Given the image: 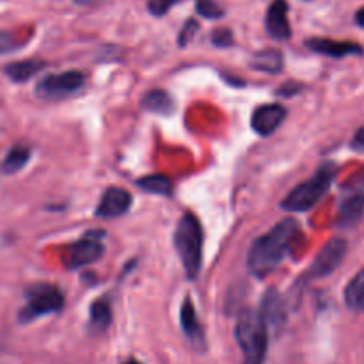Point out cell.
<instances>
[{
    "label": "cell",
    "mask_w": 364,
    "mask_h": 364,
    "mask_svg": "<svg viewBox=\"0 0 364 364\" xmlns=\"http://www.w3.org/2000/svg\"><path fill=\"white\" fill-rule=\"evenodd\" d=\"M299 224L294 219H284L267 235L252 242L247 255V269L252 276L265 277L277 269L290 249Z\"/></svg>",
    "instance_id": "obj_1"
},
{
    "label": "cell",
    "mask_w": 364,
    "mask_h": 364,
    "mask_svg": "<svg viewBox=\"0 0 364 364\" xmlns=\"http://www.w3.org/2000/svg\"><path fill=\"white\" fill-rule=\"evenodd\" d=\"M238 347L244 352V364H263L269 341V327L262 313L255 309H244L238 315L235 327Z\"/></svg>",
    "instance_id": "obj_2"
},
{
    "label": "cell",
    "mask_w": 364,
    "mask_h": 364,
    "mask_svg": "<svg viewBox=\"0 0 364 364\" xmlns=\"http://www.w3.org/2000/svg\"><path fill=\"white\" fill-rule=\"evenodd\" d=\"M174 247L187 277L196 279L201 272L203 263V230L199 220L192 213H185L178 220L174 231Z\"/></svg>",
    "instance_id": "obj_3"
},
{
    "label": "cell",
    "mask_w": 364,
    "mask_h": 364,
    "mask_svg": "<svg viewBox=\"0 0 364 364\" xmlns=\"http://www.w3.org/2000/svg\"><path fill=\"white\" fill-rule=\"evenodd\" d=\"M334 176H336V166L323 164L316 171L315 176L295 187L287 196V199L281 203V208H284L287 212H306V210L313 208L322 199V196L329 191Z\"/></svg>",
    "instance_id": "obj_4"
},
{
    "label": "cell",
    "mask_w": 364,
    "mask_h": 364,
    "mask_svg": "<svg viewBox=\"0 0 364 364\" xmlns=\"http://www.w3.org/2000/svg\"><path fill=\"white\" fill-rule=\"evenodd\" d=\"M25 306L18 311V322L31 323L41 316L52 315L63 309L64 295L50 283H36L25 290Z\"/></svg>",
    "instance_id": "obj_5"
},
{
    "label": "cell",
    "mask_w": 364,
    "mask_h": 364,
    "mask_svg": "<svg viewBox=\"0 0 364 364\" xmlns=\"http://www.w3.org/2000/svg\"><path fill=\"white\" fill-rule=\"evenodd\" d=\"M82 85H84V75L80 71H64L41 78L34 92L41 100H63L75 95Z\"/></svg>",
    "instance_id": "obj_6"
},
{
    "label": "cell",
    "mask_w": 364,
    "mask_h": 364,
    "mask_svg": "<svg viewBox=\"0 0 364 364\" xmlns=\"http://www.w3.org/2000/svg\"><path fill=\"white\" fill-rule=\"evenodd\" d=\"M347 242L343 238H333V240L327 242L320 252L316 255L315 262L309 267V276L313 279H320V277H326L329 274H333L334 270L340 267V263L343 262L345 255H347Z\"/></svg>",
    "instance_id": "obj_7"
},
{
    "label": "cell",
    "mask_w": 364,
    "mask_h": 364,
    "mask_svg": "<svg viewBox=\"0 0 364 364\" xmlns=\"http://www.w3.org/2000/svg\"><path fill=\"white\" fill-rule=\"evenodd\" d=\"M102 235L103 233H89L82 240H78L77 244L70 245L66 259L68 269H80V267L91 265L96 259L102 258L103 245L100 242Z\"/></svg>",
    "instance_id": "obj_8"
},
{
    "label": "cell",
    "mask_w": 364,
    "mask_h": 364,
    "mask_svg": "<svg viewBox=\"0 0 364 364\" xmlns=\"http://www.w3.org/2000/svg\"><path fill=\"white\" fill-rule=\"evenodd\" d=\"M287 117V109L279 103H269V105H262L252 112V130L258 135H270L279 128Z\"/></svg>",
    "instance_id": "obj_9"
},
{
    "label": "cell",
    "mask_w": 364,
    "mask_h": 364,
    "mask_svg": "<svg viewBox=\"0 0 364 364\" xmlns=\"http://www.w3.org/2000/svg\"><path fill=\"white\" fill-rule=\"evenodd\" d=\"M132 206V196L124 188L112 187L103 194L98 208H96V217L100 219H114V217L124 215Z\"/></svg>",
    "instance_id": "obj_10"
},
{
    "label": "cell",
    "mask_w": 364,
    "mask_h": 364,
    "mask_svg": "<svg viewBox=\"0 0 364 364\" xmlns=\"http://www.w3.org/2000/svg\"><path fill=\"white\" fill-rule=\"evenodd\" d=\"M306 46L309 50L322 55L329 57H347V55H363L364 50L361 45L352 41H336V39H327V38H311L306 39Z\"/></svg>",
    "instance_id": "obj_11"
},
{
    "label": "cell",
    "mask_w": 364,
    "mask_h": 364,
    "mask_svg": "<svg viewBox=\"0 0 364 364\" xmlns=\"http://www.w3.org/2000/svg\"><path fill=\"white\" fill-rule=\"evenodd\" d=\"M265 28L274 39L284 41L291 36L290 21H288V4L287 0H274L270 4L265 16Z\"/></svg>",
    "instance_id": "obj_12"
},
{
    "label": "cell",
    "mask_w": 364,
    "mask_h": 364,
    "mask_svg": "<svg viewBox=\"0 0 364 364\" xmlns=\"http://www.w3.org/2000/svg\"><path fill=\"white\" fill-rule=\"evenodd\" d=\"M180 318H181V331H183L185 336L188 338V341L194 345L196 350H205L206 347L205 331H203L201 323H199L194 304H192L191 299H185V302L181 304Z\"/></svg>",
    "instance_id": "obj_13"
},
{
    "label": "cell",
    "mask_w": 364,
    "mask_h": 364,
    "mask_svg": "<svg viewBox=\"0 0 364 364\" xmlns=\"http://www.w3.org/2000/svg\"><path fill=\"white\" fill-rule=\"evenodd\" d=\"M262 316L265 320L267 327H272V329H279L284 323V302L283 297L279 295V291L270 288L265 291L262 301Z\"/></svg>",
    "instance_id": "obj_14"
},
{
    "label": "cell",
    "mask_w": 364,
    "mask_h": 364,
    "mask_svg": "<svg viewBox=\"0 0 364 364\" xmlns=\"http://www.w3.org/2000/svg\"><path fill=\"white\" fill-rule=\"evenodd\" d=\"M364 210V185H352L340 206V223L355 224Z\"/></svg>",
    "instance_id": "obj_15"
},
{
    "label": "cell",
    "mask_w": 364,
    "mask_h": 364,
    "mask_svg": "<svg viewBox=\"0 0 364 364\" xmlns=\"http://www.w3.org/2000/svg\"><path fill=\"white\" fill-rule=\"evenodd\" d=\"M45 68V63L38 59H27V60H16V63H11L7 66H4V73L11 78L16 84L21 82H27L34 77L36 73Z\"/></svg>",
    "instance_id": "obj_16"
},
{
    "label": "cell",
    "mask_w": 364,
    "mask_h": 364,
    "mask_svg": "<svg viewBox=\"0 0 364 364\" xmlns=\"http://www.w3.org/2000/svg\"><path fill=\"white\" fill-rule=\"evenodd\" d=\"M112 322V308L107 299H98L92 302L91 313H89V327L95 334H102Z\"/></svg>",
    "instance_id": "obj_17"
},
{
    "label": "cell",
    "mask_w": 364,
    "mask_h": 364,
    "mask_svg": "<svg viewBox=\"0 0 364 364\" xmlns=\"http://www.w3.org/2000/svg\"><path fill=\"white\" fill-rule=\"evenodd\" d=\"M283 53L279 50H262V52L255 53L251 59V66L256 71H263V73H279L283 70Z\"/></svg>",
    "instance_id": "obj_18"
},
{
    "label": "cell",
    "mask_w": 364,
    "mask_h": 364,
    "mask_svg": "<svg viewBox=\"0 0 364 364\" xmlns=\"http://www.w3.org/2000/svg\"><path fill=\"white\" fill-rule=\"evenodd\" d=\"M31 148L25 144H14L13 148L7 151L6 159H4L2 166H0V171L4 174H14L18 171L23 169L25 166L28 164L31 160Z\"/></svg>",
    "instance_id": "obj_19"
},
{
    "label": "cell",
    "mask_w": 364,
    "mask_h": 364,
    "mask_svg": "<svg viewBox=\"0 0 364 364\" xmlns=\"http://www.w3.org/2000/svg\"><path fill=\"white\" fill-rule=\"evenodd\" d=\"M345 302L352 311L364 313V269L359 270L345 290Z\"/></svg>",
    "instance_id": "obj_20"
},
{
    "label": "cell",
    "mask_w": 364,
    "mask_h": 364,
    "mask_svg": "<svg viewBox=\"0 0 364 364\" xmlns=\"http://www.w3.org/2000/svg\"><path fill=\"white\" fill-rule=\"evenodd\" d=\"M142 107L146 110H151V112H159V114H171L174 109V102L166 91H149L148 95L142 98Z\"/></svg>",
    "instance_id": "obj_21"
},
{
    "label": "cell",
    "mask_w": 364,
    "mask_h": 364,
    "mask_svg": "<svg viewBox=\"0 0 364 364\" xmlns=\"http://www.w3.org/2000/svg\"><path fill=\"white\" fill-rule=\"evenodd\" d=\"M139 187L142 191L149 192V194L156 196H171L173 194V181L164 174H151V176H144L137 181Z\"/></svg>",
    "instance_id": "obj_22"
},
{
    "label": "cell",
    "mask_w": 364,
    "mask_h": 364,
    "mask_svg": "<svg viewBox=\"0 0 364 364\" xmlns=\"http://www.w3.org/2000/svg\"><path fill=\"white\" fill-rule=\"evenodd\" d=\"M196 11L208 20H217V18L224 16V9L215 0H196Z\"/></svg>",
    "instance_id": "obj_23"
},
{
    "label": "cell",
    "mask_w": 364,
    "mask_h": 364,
    "mask_svg": "<svg viewBox=\"0 0 364 364\" xmlns=\"http://www.w3.org/2000/svg\"><path fill=\"white\" fill-rule=\"evenodd\" d=\"M25 45L23 39L18 38L14 32L0 31V53H11L20 50Z\"/></svg>",
    "instance_id": "obj_24"
},
{
    "label": "cell",
    "mask_w": 364,
    "mask_h": 364,
    "mask_svg": "<svg viewBox=\"0 0 364 364\" xmlns=\"http://www.w3.org/2000/svg\"><path fill=\"white\" fill-rule=\"evenodd\" d=\"M178 2H180V0H149L148 9L153 16H164V14Z\"/></svg>",
    "instance_id": "obj_25"
},
{
    "label": "cell",
    "mask_w": 364,
    "mask_h": 364,
    "mask_svg": "<svg viewBox=\"0 0 364 364\" xmlns=\"http://www.w3.org/2000/svg\"><path fill=\"white\" fill-rule=\"evenodd\" d=\"M198 28H199V23L191 18V20L185 23V27L181 28V32H180V38H178V43H180V46H187L188 43H191V39L194 38L196 32H198Z\"/></svg>",
    "instance_id": "obj_26"
},
{
    "label": "cell",
    "mask_w": 364,
    "mask_h": 364,
    "mask_svg": "<svg viewBox=\"0 0 364 364\" xmlns=\"http://www.w3.org/2000/svg\"><path fill=\"white\" fill-rule=\"evenodd\" d=\"M212 43L215 46H231L233 45V34L230 28H217L212 34Z\"/></svg>",
    "instance_id": "obj_27"
},
{
    "label": "cell",
    "mask_w": 364,
    "mask_h": 364,
    "mask_svg": "<svg viewBox=\"0 0 364 364\" xmlns=\"http://www.w3.org/2000/svg\"><path fill=\"white\" fill-rule=\"evenodd\" d=\"M302 89V85L299 84V82H288V84H284L283 87L281 89H277L276 91V95L277 96H294V95H297L299 91H301Z\"/></svg>",
    "instance_id": "obj_28"
},
{
    "label": "cell",
    "mask_w": 364,
    "mask_h": 364,
    "mask_svg": "<svg viewBox=\"0 0 364 364\" xmlns=\"http://www.w3.org/2000/svg\"><path fill=\"white\" fill-rule=\"evenodd\" d=\"M352 146H354L358 151H364V127L355 134L354 141H352Z\"/></svg>",
    "instance_id": "obj_29"
},
{
    "label": "cell",
    "mask_w": 364,
    "mask_h": 364,
    "mask_svg": "<svg viewBox=\"0 0 364 364\" xmlns=\"http://www.w3.org/2000/svg\"><path fill=\"white\" fill-rule=\"evenodd\" d=\"M355 23H358L359 27H364V7H361V9L355 13Z\"/></svg>",
    "instance_id": "obj_30"
},
{
    "label": "cell",
    "mask_w": 364,
    "mask_h": 364,
    "mask_svg": "<svg viewBox=\"0 0 364 364\" xmlns=\"http://www.w3.org/2000/svg\"><path fill=\"white\" fill-rule=\"evenodd\" d=\"M123 364H139V363L135 361V359H128V361H124Z\"/></svg>",
    "instance_id": "obj_31"
}]
</instances>
